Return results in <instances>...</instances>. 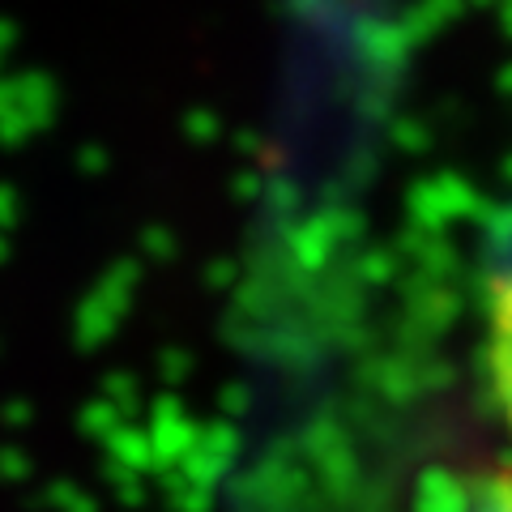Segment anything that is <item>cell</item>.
Instances as JSON below:
<instances>
[{
	"label": "cell",
	"instance_id": "cell-2",
	"mask_svg": "<svg viewBox=\"0 0 512 512\" xmlns=\"http://www.w3.org/2000/svg\"><path fill=\"white\" fill-rule=\"evenodd\" d=\"M427 512H512V461H495L474 474L444 478Z\"/></svg>",
	"mask_w": 512,
	"mask_h": 512
},
{
	"label": "cell",
	"instance_id": "cell-1",
	"mask_svg": "<svg viewBox=\"0 0 512 512\" xmlns=\"http://www.w3.org/2000/svg\"><path fill=\"white\" fill-rule=\"evenodd\" d=\"M483 338H487V372L504 419L512 427V261H504L487 282V312H483Z\"/></svg>",
	"mask_w": 512,
	"mask_h": 512
}]
</instances>
